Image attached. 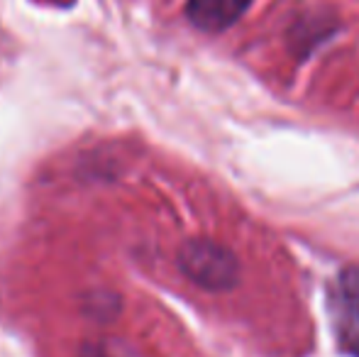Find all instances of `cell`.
I'll use <instances>...</instances> for the list:
<instances>
[{"label":"cell","mask_w":359,"mask_h":357,"mask_svg":"<svg viewBox=\"0 0 359 357\" xmlns=\"http://www.w3.org/2000/svg\"><path fill=\"white\" fill-rule=\"evenodd\" d=\"M179 267L194 284L208 291H227L240 281V262L227 248L196 238L181 248Z\"/></svg>","instance_id":"cell-1"},{"label":"cell","mask_w":359,"mask_h":357,"mask_svg":"<svg viewBox=\"0 0 359 357\" xmlns=\"http://www.w3.org/2000/svg\"><path fill=\"white\" fill-rule=\"evenodd\" d=\"M252 0H189L186 15L203 32H222L245 15Z\"/></svg>","instance_id":"cell-2"},{"label":"cell","mask_w":359,"mask_h":357,"mask_svg":"<svg viewBox=\"0 0 359 357\" xmlns=\"http://www.w3.org/2000/svg\"><path fill=\"white\" fill-rule=\"evenodd\" d=\"M347 321H345V340L352 348V353L359 355V294L355 286L347 281Z\"/></svg>","instance_id":"cell-3"}]
</instances>
